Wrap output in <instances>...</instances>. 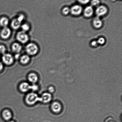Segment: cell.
<instances>
[{"label": "cell", "mask_w": 122, "mask_h": 122, "mask_svg": "<svg viewBox=\"0 0 122 122\" xmlns=\"http://www.w3.org/2000/svg\"><path fill=\"white\" fill-rule=\"evenodd\" d=\"M26 102L29 105H32L38 101H41V99L37 94L34 93H31L27 94L26 98Z\"/></svg>", "instance_id": "6da1fadb"}, {"label": "cell", "mask_w": 122, "mask_h": 122, "mask_svg": "<svg viewBox=\"0 0 122 122\" xmlns=\"http://www.w3.org/2000/svg\"><path fill=\"white\" fill-rule=\"evenodd\" d=\"M25 50L26 52L29 55H34L36 54L39 51L37 45L33 43L28 44L26 46Z\"/></svg>", "instance_id": "7a4b0ae2"}, {"label": "cell", "mask_w": 122, "mask_h": 122, "mask_svg": "<svg viewBox=\"0 0 122 122\" xmlns=\"http://www.w3.org/2000/svg\"><path fill=\"white\" fill-rule=\"evenodd\" d=\"M16 38L18 41L23 44L27 42L29 39V37L26 32L22 31L18 32Z\"/></svg>", "instance_id": "3957f363"}, {"label": "cell", "mask_w": 122, "mask_h": 122, "mask_svg": "<svg viewBox=\"0 0 122 122\" xmlns=\"http://www.w3.org/2000/svg\"><path fill=\"white\" fill-rule=\"evenodd\" d=\"M2 61L7 65H10L12 64L14 60V58L11 54L9 53H5L2 57Z\"/></svg>", "instance_id": "277c9868"}, {"label": "cell", "mask_w": 122, "mask_h": 122, "mask_svg": "<svg viewBox=\"0 0 122 122\" xmlns=\"http://www.w3.org/2000/svg\"><path fill=\"white\" fill-rule=\"evenodd\" d=\"M82 7L79 5H75L73 6L70 9V12L72 15L78 16L82 13Z\"/></svg>", "instance_id": "5b68a950"}, {"label": "cell", "mask_w": 122, "mask_h": 122, "mask_svg": "<svg viewBox=\"0 0 122 122\" xmlns=\"http://www.w3.org/2000/svg\"><path fill=\"white\" fill-rule=\"evenodd\" d=\"M11 33L10 29L7 27H3L0 32V36L3 39H7L10 37Z\"/></svg>", "instance_id": "8992f818"}, {"label": "cell", "mask_w": 122, "mask_h": 122, "mask_svg": "<svg viewBox=\"0 0 122 122\" xmlns=\"http://www.w3.org/2000/svg\"><path fill=\"white\" fill-rule=\"evenodd\" d=\"M107 7L104 5H100L98 6L96 10V13L97 16H102L105 15L107 13Z\"/></svg>", "instance_id": "52a82bcc"}, {"label": "cell", "mask_w": 122, "mask_h": 122, "mask_svg": "<svg viewBox=\"0 0 122 122\" xmlns=\"http://www.w3.org/2000/svg\"><path fill=\"white\" fill-rule=\"evenodd\" d=\"M51 108L52 111L56 113H59L61 111L62 106L60 103L55 101L52 104Z\"/></svg>", "instance_id": "ba28073f"}, {"label": "cell", "mask_w": 122, "mask_h": 122, "mask_svg": "<svg viewBox=\"0 0 122 122\" xmlns=\"http://www.w3.org/2000/svg\"><path fill=\"white\" fill-rule=\"evenodd\" d=\"M94 10L92 6H88L86 7L84 11V15L86 17H89L93 15Z\"/></svg>", "instance_id": "9c48e42d"}, {"label": "cell", "mask_w": 122, "mask_h": 122, "mask_svg": "<svg viewBox=\"0 0 122 122\" xmlns=\"http://www.w3.org/2000/svg\"><path fill=\"white\" fill-rule=\"evenodd\" d=\"M40 97L41 101L45 103L49 102L52 99V95L50 93H44Z\"/></svg>", "instance_id": "30bf717a"}, {"label": "cell", "mask_w": 122, "mask_h": 122, "mask_svg": "<svg viewBox=\"0 0 122 122\" xmlns=\"http://www.w3.org/2000/svg\"><path fill=\"white\" fill-rule=\"evenodd\" d=\"M93 26L95 28H100L102 26V21L99 17L97 16L93 20Z\"/></svg>", "instance_id": "8fae6325"}, {"label": "cell", "mask_w": 122, "mask_h": 122, "mask_svg": "<svg viewBox=\"0 0 122 122\" xmlns=\"http://www.w3.org/2000/svg\"><path fill=\"white\" fill-rule=\"evenodd\" d=\"M22 46L19 43H14L12 45V50L15 53H20L22 50Z\"/></svg>", "instance_id": "7c38bea8"}, {"label": "cell", "mask_w": 122, "mask_h": 122, "mask_svg": "<svg viewBox=\"0 0 122 122\" xmlns=\"http://www.w3.org/2000/svg\"><path fill=\"white\" fill-rule=\"evenodd\" d=\"M21 23L16 18L14 19L12 21L11 26L13 29L16 30L19 29L21 27Z\"/></svg>", "instance_id": "4fadbf2b"}, {"label": "cell", "mask_w": 122, "mask_h": 122, "mask_svg": "<svg viewBox=\"0 0 122 122\" xmlns=\"http://www.w3.org/2000/svg\"><path fill=\"white\" fill-rule=\"evenodd\" d=\"M20 89L23 92H27L30 89V85L27 82H23L20 85Z\"/></svg>", "instance_id": "5bb4252c"}, {"label": "cell", "mask_w": 122, "mask_h": 122, "mask_svg": "<svg viewBox=\"0 0 122 122\" xmlns=\"http://www.w3.org/2000/svg\"><path fill=\"white\" fill-rule=\"evenodd\" d=\"M9 23V20L8 18L3 17L0 19V26L3 27H7Z\"/></svg>", "instance_id": "9a60e30c"}, {"label": "cell", "mask_w": 122, "mask_h": 122, "mask_svg": "<svg viewBox=\"0 0 122 122\" xmlns=\"http://www.w3.org/2000/svg\"><path fill=\"white\" fill-rule=\"evenodd\" d=\"M2 116L5 120H8L11 118L12 114L9 110H6L4 111L2 113Z\"/></svg>", "instance_id": "2e32d148"}, {"label": "cell", "mask_w": 122, "mask_h": 122, "mask_svg": "<svg viewBox=\"0 0 122 122\" xmlns=\"http://www.w3.org/2000/svg\"><path fill=\"white\" fill-rule=\"evenodd\" d=\"M28 80L30 82L34 83L37 82L38 80V78L36 75L34 73H31L29 75Z\"/></svg>", "instance_id": "e0dca14e"}, {"label": "cell", "mask_w": 122, "mask_h": 122, "mask_svg": "<svg viewBox=\"0 0 122 122\" xmlns=\"http://www.w3.org/2000/svg\"><path fill=\"white\" fill-rule=\"evenodd\" d=\"M30 60V58L28 55H24L21 56L20 58V62L22 64H27L29 62Z\"/></svg>", "instance_id": "ac0fdd59"}, {"label": "cell", "mask_w": 122, "mask_h": 122, "mask_svg": "<svg viewBox=\"0 0 122 122\" xmlns=\"http://www.w3.org/2000/svg\"><path fill=\"white\" fill-rule=\"evenodd\" d=\"M21 27L22 31L25 32L29 30L30 29L29 25L27 23L23 24L22 25H21Z\"/></svg>", "instance_id": "d6986e66"}, {"label": "cell", "mask_w": 122, "mask_h": 122, "mask_svg": "<svg viewBox=\"0 0 122 122\" xmlns=\"http://www.w3.org/2000/svg\"><path fill=\"white\" fill-rule=\"evenodd\" d=\"M100 3V1L99 0H92L91 4L92 6H98Z\"/></svg>", "instance_id": "ffe728a7"}, {"label": "cell", "mask_w": 122, "mask_h": 122, "mask_svg": "<svg viewBox=\"0 0 122 122\" xmlns=\"http://www.w3.org/2000/svg\"><path fill=\"white\" fill-rule=\"evenodd\" d=\"M62 13L64 15H67L70 12V9L69 7H65L62 10Z\"/></svg>", "instance_id": "44dd1931"}, {"label": "cell", "mask_w": 122, "mask_h": 122, "mask_svg": "<svg viewBox=\"0 0 122 122\" xmlns=\"http://www.w3.org/2000/svg\"><path fill=\"white\" fill-rule=\"evenodd\" d=\"M6 51L5 46L2 45H0V54H3L5 53Z\"/></svg>", "instance_id": "7402d4cb"}, {"label": "cell", "mask_w": 122, "mask_h": 122, "mask_svg": "<svg viewBox=\"0 0 122 122\" xmlns=\"http://www.w3.org/2000/svg\"><path fill=\"white\" fill-rule=\"evenodd\" d=\"M105 41H106V40L103 37L99 38L97 41L98 44H100V45H103L104 44Z\"/></svg>", "instance_id": "603a6c76"}, {"label": "cell", "mask_w": 122, "mask_h": 122, "mask_svg": "<svg viewBox=\"0 0 122 122\" xmlns=\"http://www.w3.org/2000/svg\"><path fill=\"white\" fill-rule=\"evenodd\" d=\"M16 18L21 23V22H22V21L24 20L25 16H24L23 15V14H20V15H19V16L17 17Z\"/></svg>", "instance_id": "cb8c5ba5"}, {"label": "cell", "mask_w": 122, "mask_h": 122, "mask_svg": "<svg viewBox=\"0 0 122 122\" xmlns=\"http://www.w3.org/2000/svg\"><path fill=\"white\" fill-rule=\"evenodd\" d=\"M77 1L81 4L85 5L88 3L90 0H77Z\"/></svg>", "instance_id": "d4e9b609"}, {"label": "cell", "mask_w": 122, "mask_h": 122, "mask_svg": "<svg viewBox=\"0 0 122 122\" xmlns=\"http://www.w3.org/2000/svg\"><path fill=\"white\" fill-rule=\"evenodd\" d=\"M38 89V86H37L35 84L30 85V89L33 91H36Z\"/></svg>", "instance_id": "484cf974"}, {"label": "cell", "mask_w": 122, "mask_h": 122, "mask_svg": "<svg viewBox=\"0 0 122 122\" xmlns=\"http://www.w3.org/2000/svg\"><path fill=\"white\" fill-rule=\"evenodd\" d=\"M98 44L97 42L96 41H94L92 42L91 43L92 46L94 47L96 46Z\"/></svg>", "instance_id": "4316f807"}, {"label": "cell", "mask_w": 122, "mask_h": 122, "mask_svg": "<svg viewBox=\"0 0 122 122\" xmlns=\"http://www.w3.org/2000/svg\"><path fill=\"white\" fill-rule=\"evenodd\" d=\"M54 88L53 87H50L48 88L49 91L51 93H52L54 91Z\"/></svg>", "instance_id": "83f0119b"}, {"label": "cell", "mask_w": 122, "mask_h": 122, "mask_svg": "<svg viewBox=\"0 0 122 122\" xmlns=\"http://www.w3.org/2000/svg\"><path fill=\"white\" fill-rule=\"evenodd\" d=\"M3 68V65L2 63L0 62V71L2 70Z\"/></svg>", "instance_id": "f1b7e54d"}, {"label": "cell", "mask_w": 122, "mask_h": 122, "mask_svg": "<svg viewBox=\"0 0 122 122\" xmlns=\"http://www.w3.org/2000/svg\"><path fill=\"white\" fill-rule=\"evenodd\" d=\"M14 122L13 121H9V122Z\"/></svg>", "instance_id": "f546056e"}]
</instances>
